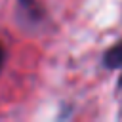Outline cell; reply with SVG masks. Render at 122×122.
<instances>
[{
    "instance_id": "obj_3",
    "label": "cell",
    "mask_w": 122,
    "mask_h": 122,
    "mask_svg": "<svg viewBox=\"0 0 122 122\" xmlns=\"http://www.w3.org/2000/svg\"><path fill=\"white\" fill-rule=\"evenodd\" d=\"M19 2H21V4H25V6H30V4H34L36 0H19Z\"/></svg>"
},
{
    "instance_id": "obj_4",
    "label": "cell",
    "mask_w": 122,
    "mask_h": 122,
    "mask_svg": "<svg viewBox=\"0 0 122 122\" xmlns=\"http://www.w3.org/2000/svg\"><path fill=\"white\" fill-rule=\"evenodd\" d=\"M118 84H120V86H122V76H120V82H118Z\"/></svg>"
},
{
    "instance_id": "obj_2",
    "label": "cell",
    "mask_w": 122,
    "mask_h": 122,
    "mask_svg": "<svg viewBox=\"0 0 122 122\" xmlns=\"http://www.w3.org/2000/svg\"><path fill=\"white\" fill-rule=\"evenodd\" d=\"M4 59H6V53H4V48H2V44H0V71H2V67H4Z\"/></svg>"
},
{
    "instance_id": "obj_1",
    "label": "cell",
    "mask_w": 122,
    "mask_h": 122,
    "mask_svg": "<svg viewBox=\"0 0 122 122\" xmlns=\"http://www.w3.org/2000/svg\"><path fill=\"white\" fill-rule=\"evenodd\" d=\"M103 65H105L107 69H118V67H122V40L116 42V44H112V46L105 51V55H103Z\"/></svg>"
}]
</instances>
